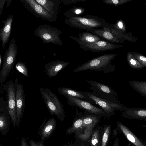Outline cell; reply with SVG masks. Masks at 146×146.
I'll use <instances>...</instances> for the list:
<instances>
[{
	"label": "cell",
	"mask_w": 146,
	"mask_h": 146,
	"mask_svg": "<svg viewBox=\"0 0 146 146\" xmlns=\"http://www.w3.org/2000/svg\"><path fill=\"white\" fill-rule=\"evenodd\" d=\"M114 54H106L94 58L82 64L78 65L72 71L78 72L87 70L95 72L102 71L108 74L114 71L115 66L111 64V61L116 56Z\"/></svg>",
	"instance_id": "cell-1"
},
{
	"label": "cell",
	"mask_w": 146,
	"mask_h": 146,
	"mask_svg": "<svg viewBox=\"0 0 146 146\" xmlns=\"http://www.w3.org/2000/svg\"><path fill=\"white\" fill-rule=\"evenodd\" d=\"M64 21L70 27L90 32L94 29L108 27L110 25L104 19L92 15L66 18Z\"/></svg>",
	"instance_id": "cell-2"
},
{
	"label": "cell",
	"mask_w": 146,
	"mask_h": 146,
	"mask_svg": "<svg viewBox=\"0 0 146 146\" xmlns=\"http://www.w3.org/2000/svg\"><path fill=\"white\" fill-rule=\"evenodd\" d=\"M15 39L10 40L8 48L4 54L0 71V88L2 87L8 76L12 71L16 62L17 49Z\"/></svg>",
	"instance_id": "cell-3"
},
{
	"label": "cell",
	"mask_w": 146,
	"mask_h": 146,
	"mask_svg": "<svg viewBox=\"0 0 146 146\" xmlns=\"http://www.w3.org/2000/svg\"><path fill=\"white\" fill-rule=\"evenodd\" d=\"M39 90L50 115H55L59 120L63 121L65 119V111L57 96L48 88L40 87Z\"/></svg>",
	"instance_id": "cell-4"
},
{
	"label": "cell",
	"mask_w": 146,
	"mask_h": 146,
	"mask_svg": "<svg viewBox=\"0 0 146 146\" xmlns=\"http://www.w3.org/2000/svg\"><path fill=\"white\" fill-rule=\"evenodd\" d=\"M80 92L89 99L90 103L98 105L109 116L114 115L115 111H117L122 112L125 107L121 102L109 101L102 98L94 92Z\"/></svg>",
	"instance_id": "cell-5"
},
{
	"label": "cell",
	"mask_w": 146,
	"mask_h": 146,
	"mask_svg": "<svg viewBox=\"0 0 146 146\" xmlns=\"http://www.w3.org/2000/svg\"><path fill=\"white\" fill-rule=\"evenodd\" d=\"M61 33L58 28L47 24L40 25L34 32L35 35L41 39L43 43H51L63 46V42L60 36Z\"/></svg>",
	"instance_id": "cell-6"
},
{
	"label": "cell",
	"mask_w": 146,
	"mask_h": 146,
	"mask_svg": "<svg viewBox=\"0 0 146 146\" xmlns=\"http://www.w3.org/2000/svg\"><path fill=\"white\" fill-rule=\"evenodd\" d=\"M19 80L15 78L14 82L10 80L3 86L4 90L6 91L7 95V105L8 111L13 126H17V112L16 106V92L17 84Z\"/></svg>",
	"instance_id": "cell-7"
},
{
	"label": "cell",
	"mask_w": 146,
	"mask_h": 146,
	"mask_svg": "<svg viewBox=\"0 0 146 146\" xmlns=\"http://www.w3.org/2000/svg\"><path fill=\"white\" fill-rule=\"evenodd\" d=\"M22 5L38 18L50 22H55L57 17L51 14L36 0H19Z\"/></svg>",
	"instance_id": "cell-8"
},
{
	"label": "cell",
	"mask_w": 146,
	"mask_h": 146,
	"mask_svg": "<svg viewBox=\"0 0 146 146\" xmlns=\"http://www.w3.org/2000/svg\"><path fill=\"white\" fill-rule=\"evenodd\" d=\"M69 37L76 42L79 45L81 49L85 51H90L92 52L111 50L122 46L105 40L99 41L92 43H87L79 40L75 38L74 36H70Z\"/></svg>",
	"instance_id": "cell-9"
},
{
	"label": "cell",
	"mask_w": 146,
	"mask_h": 146,
	"mask_svg": "<svg viewBox=\"0 0 146 146\" xmlns=\"http://www.w3.org/2000/svg\"><path fill=\"white\" fill-rule=\"evenodd\" d=\"M87 82L90 85L89 88L100 96L112 102H121L115 96L117 93L108 85L94 80H88Z\"/></svg>",
	"instance_id": "cell-10"
},
{
	"label": "cell",
	"mask_w": 146,
	"mask_h": 146,
	"mask_svg": "<svg viewBox=\"0 0 146 146\" xmlns=\"http://www.w3.org/2000/svg\"><path fill=\"white\" fill-rule=\"evenodd\" d=\"M65 97L68 103L72 106H76L91 113L109 118L110 116L101 108L94 106L87 101L70 96Z\"/></svg>",
	"instance_id": "cell-11"
},
{
	"label": "cell",
	"mask_w": 146,
	"mask_h": 146,
	"mask_svg": "<svg viewBox=\"0 0 146 146\" xmlns=\"http://www.w3.org/2000/svg\"><path fill=\"white\" fill-rule=\"evenodd\" d=\"M11 118L7 108V101L1 95L0 97V131L2 135H6L9 132Z\"/></svg>",
	"instance_id": "cell-12"
},
{
	"label": "cell",
	"mask_w": 146,
	"mask_h": 146,
	"mask_svg": "<svg viewBox=\"0 0 146 146\" xmlns=\"http://www.w3.org/2000/svg\"><path fill=\"white\" fill-rule=\"evenodd\" d=\"M17 112L16 125L19 128V125L23 118L25 108V95L23 86L19 81L17 84L16 92Z\"/></svg>",
	"instance_id": "cell-13"
},
{
	"label": "cell",
	"mask_w": 146,
	"mask_h": 146,
	"mask_svg": "<svg viewBox=\"0 0 146 146\" xmlns=\"http://www.w3.org/2000/svg\"><path fill=\"white\" fill-rule=\"evenodd\" d=\"M46 118L38 130V134L41 140L44 141L48 139L52 135L56 129L57 123L54 117H52L46 121Z\"/></svg>",
	"instance_id": "cell-14"
},
{
	"label": "cell",
	"mask_w": 146,
	"mask_h": 146,
	"mask_svg": "<svg viewBox=\"0 0 146 146\" xmlns=\"http://www.w3.org/2000/svg\"><path fill=\"white\" fill-rule=\"evenodd\" d=\"M118 130L135 146H146V142L138 138L126 126L120 121L117 122Z\"/></svg>",
	"instance_id": "cell-15"
},
{
	"label": "cell",
	"mask_w": 146,
	"mask_h": 146,
	"mask_svg": "<svg viewBox=\"0 0 146 146\" xmlns=\"http://www.w3.org/2000/svg\"><path fill=\"white\" fill-rule=\"evenodd\" d=\"M69 64L68 62L56 60L50 62L45 65L44 68L46 75L50 78L56 76L58 72Z\"/></svg>",
	"instance_id": "cell-16"
},
{
	"label": "cell",
	"mask_w": 146,
	"mask_h": 146,
	"mask_svg": "<svg viewBox=\"0 0 146 146\" xmlns=\"http://www.w3.org/2000/svg\"><path fill=\"white\" fill-rule=\"evenodd\" d=\"M122 115L129 119L146 120V108L125 107Z\"/></svg>",
	"instance_id": "cell-17"
},
{
	"label": "cell",
	"mask_w": 146,
	"mask_h": 146,
	"mask_svg": "<svg viewBox=\"0 0 146 146\" xmlns=\"http://www.w3.org/2000/svg\"><path fill=\"white\" fill-rule=\"evenodd\" d=\"M13 19V14L9 15L7 19L3 21V26L0 29V40L1 41L2 46L3 48H5L9 39Z\"/></svg>",
	"instance_id": "cell-18"
},
{
	"label": "cell",
	"mask_w": 146,
	"mask_h": 146,
	"mask_svg": "<svg viewBox=\"0 0 146 146\" xmlns=\"http://www.w3.org/2000/svg\"><path fill=\"white\" fill-rule=\"evenodd\" d=\"M101 117L85 111L83 117L82 125L80 128L93 130L95 127L100 122Z\"/></svg>",
	"instance_id": "cell-19"
},
{
	"label": "cell",
	"mask_w": 146,
	"mask_h": 146,
	"mask_svg": "<svg viewBox=\"0 0 146 146\" xmlns=\"http://www.w3.org/2000/svg\"><path fill=\"white\" fill-rule=\"evenodd\" d=\"M53 15L57 17L59 7L62 3L60 0H36Z\"/></svg>",
	"instance_id": "cell-20"
},
{
	"label": "cell",
	"mask_w": 146,
	"mask_h": 146,
	"mask_svg": "<svg viewBox=\"0 0 146 146\" xmlns=\"http://www.w3.org/2000/svg\"><path fill=\"white\" fill-rule=\"evenodd\" d=\"M109 27H104L100 29H94L90 32L108 42L113 43H119L120 42L119 38H117L111 33Z\"/></svg>",
	"instance_id": "cell-21"
},
{
	"label": "cell",
	"mask_w": 146,
	"mask_h": 146,
	"mask_svg": "<svg viewBox=\"0 0 146 146\" xmlns=\"http://www.w3.org/2000/svg\"><path fill=\"white\" fill-rule=\"evenodd\" d=\"M58 93L64 96H70L75 98L84 100L90 102L89 99L79 91L70 88L60 87L58 89Z\"/></svg>",
	"instance_id": "cell-22"
},
{
	"label": "cell",
	"mask_w": 146,
	"mask_h": 146,
	"mask_svg": "<svg viewBox=\"0 0 146 146\" xmlns=\"http://www.w3.org/2000/svg\"><path fill=\"white\" fill-rule=\"evenodd\" d=\"M78 37L74 36L79 41L87 43H94L103 39L97 35L88 32H80L78 34Z\"/></svg>",
	"instance_id": "cell-23"
},
{
	"label": "cell",
	"mask_w": 146,
	"mask_h": 146,
	"mask_svg": "<svg viewBox=\"0 0 146 146\" xmlns=\"http://www.w3.org/2000/svg\"><path fill=\"white\" fill-rule=\"evenodd\" d=\"M104 128L98 126L93 130L89 143L92 146H100Z\"/></svg>",
	"instance_id": "cell-24"
},
{
	"label": "cell",
	"mask_w": 146,
	"mask_h": 146,
	"mask_svg": "<svg viewBox=\"0 0 146 146\" xmlns=\"http://www.w3.org/2000/svg\"><path fill=\"white\" fill-rule=\"evenodd\" d=\"M129 84L135 91L146 97V81L131 80Z\"/></svg>",
	"instance_id": "cell-25"
},
{
	"label": "cell",
	"mask_w": 146,
	"mask_h": 146,
	"mask_svg": "<svg viewBox=\"0 0 146 146\" xmlns=\"http://www.w3.org/2000/svg\"><path fill=\"white\" fill-rule=\"evenodd\" d=\"M86 10L85 8L82 7H75L66 11L64 13V15L67 18L80 17Z\"/></svg>",
	"instance_id": "cell-26"
},
{
	"label": "cell",
	"mask_w": 146,
	"mask_h": 146,
	"mask_svg": "<svg viewBox=\"0 0 146 146\" xmlns=\"http://www.w3.org/2000/svg\"><path fill=\"white\" fill-rule=\"evenodd\" d=\"M76 118L74 121L72 126L69 127L67 130L66 134L68 135L75 133L76 131L82 127L83 123V115L82 113L80 117Z\"/></svg>",
	"instance_id": "cell-27"
},
{
	"label": "cell",
	"mask_w": 146,
	"mask_h": 146,
	"mask_svg": "<svg viewBox=\"0 0 146 146\" xmlns=\"http://www.w3.org/2000/svg\"><path fill=\"white\" fill-rule=\"evenodd\" d=\"M127 59L129 64L131 68L140 69L145 67L138 61L131 53H129L127 54Z\"/></svg>",
	"instance_id": "cell-28"
},
{
	"label": "cell",
	"mask_w": 146,
	"mask_h": 146,
	"mask_svg": "<svg viewBox=\"0 0 146 146\" xmlns=\"http://www.w3.org/2000/svg\"><path fill=\"white\" fill-rule=\"evenodd\" d=\"M111 131L110 125H106L104 128L100 146H106Z\"/></svg>",
	"instance_id": "cell-29"
},
{
	"label": "cell",
	"mask_w": 146,
	"mask_h": 146,
	"mask_svg": "<svg viewBox=\"0 0 146 146\" xmlns=\"http://www.w3.org/2000/svg\"><path fill=\"white\" fill-rule=\"evenodd\" d=\"M16 69L27 77H29L27 68L25 63L22 61L17 62L15 66Z\"/></svg>",
	"instance_id": "cell-30"
},
{
	"label": "cell",
	"mask_w": 146,
	"mask_h": 146,
	"mask_svg": "<svg viewBox=\"0 0 146 146\" xmlns=\"http://www.w3.org/2000/svg\"><path fill=\"white\" fill-rule=\"evenodd\" d=\"M64 146H92V145L90 143L85 141L76 138L74 142L66 144Z\"/></svg>",
	"instance_id": "cell-31"
},
{
	"label": "cell",
	"mask_w": 146,
	"mask_h": 146,
	"mask_svg": "<svg viewBox=\"0 0 146 146\" xmlns=\"http://www.w3.org/2000/svg\"><path fill=\"white\" fill-rule=\"evenodd\" d=\"M129 0H103V3L109 5H122L130 1Z\"/></svg>",
	"instance_id": "cell-32"
},
{
	"label": "cell",
	"mask_w": 146,
	"mask_h": 146,
	"mask_svg": "<svg viewBox=\"0 0 146 146\" xmlns=\"http://www.w3.org/2000/svg\"><path fill=\"white\" fill-rule=\"evenodd\" d=\"M134 57L145 67H146V57L138 54L133 55Z\"/></svg>",
	"instance_id": "cell-33"
},
{
	"label": "cell",
	"mask_w": 146,
	"mask_h": 146,
	"mask_svg": "<svg viewBox=\"0 0 146 146\" xmlns=\"http://www.w3.org/2000/svg\"><path fill=\"white\" fill-rule=\"evenodd\" d=\"M29 142L30 146H46L44 144V141L41 140L37 142L30 139Z\"/></svg>",
	"instance_id": "cell-34"
},
{
	"label": "cell",
	"mask_w": 146,
	"mask_h": 146,
	"mask_svg": "<svg viewBox=\"0 0 146 146\" xmlns=\"http://www.w3.org/2000/svg\"><path fill=\"white\" fill-rule=\"evenodd\" d=\"M87 0H60V1L62 3H63L65 5H66L68 4L84 2Z\"/></svg>",
	"instance_id": "cell-35"
},
{
	"label": "cell",
	"mask_w": 146,
	"mask_h": 146,
	"mask_svg": "<svg viewBox=\"0 0 146 146\" xmlns=\"http://www.w3.org/2000/svg\"><path fill=\"white\" fill-rule=\"evenodd\" d=\"M7 0H0V16L2 13L3 9L5 3L7 1Z\"/></svg>",
	"instance_id": "cell-36"
},
{
	"label": "cell",
	"mask_w": 146,
	"mask_h": 146,
	"mask_svg": "<svg viewBox=\"0 0 146 146\" xmlns=\"http://www.w3.org/2000/svg\"><path fill=\"white\" fill-rule=\"evenodd\" d=\"M21 146H29L25 139L23 136L21 137Z\"/></svg>",
	"instance_id": "cell-37"
},
{
	"label": "cell",
	"mask_w": 146,
	"mask_h": 146,
	"mask_svg": "<svg viewBox=\"0 0 146 146\" xmlns=\"http://www.w3.org/2000/svg\"><path fill=\"white\" fill-rule=\"evenodd\" d=\"M119 139L117 137H116L115 139L113 146H119Z\"/></svg>",
	"instance_id": "cell-38"
},
{
	"label": "cell",
	"mask_w": 146,
	"mask_h": 146,
	"mask_svg": "<svg viewBox=\"0 0 146 146\" xmlns=\"http://www.w3.org/2000/svg\"><path fill=\"white\" fill-rule=\"evenodd\" d=\"M12 1V0H7L6 3L7 7H9Z\"/></svg>",
	"instance_id": "cell-39"
},
{
	"label": "cell",
	"mask_w": 146,
	"mask_h": 146,
	"mask_svg": "<svg viewBox=\"0 0 146 146\" xmlns=\"http://www.w3.org/2000/svg\"><path fill=\"white\" fill-rule=\"evenodd\" d=\"M3 63L2 58L1 55H0V68H1V66Z\"/></svg>",
	"instance_id": "cell-40"
},
{
	"label": "cell",
	"mask_w": 146,
	"mask_h": 146,
	"mask_svg": "<svg viewBox=\"0 0 146 146\" xmlns=\"http://www.w3.org/2000/svg\"><path fill=\"white\" fill-rule=\"evenodd\" d=\"M143 127L144 128H146V124L143 125Z\"/></svg>",
	"instance_id": "cell-41"
},
{
	"label": "cell",
	"mask_w": 146,
	"mask_h": 146,
	"mask_svg": "<svg viewBox=\"0 0 146 146\" xmlns=\"http://www.w3.org/2000/svg\"><path fill=\"white\" fill-rule=\"evenodd\" d=\"M127 146H131V145H130L129 144H128L127 145Z\"/></svg>",
	"instance_id": "cell-42"
},
{
	"label": "cell",
	"mask_w": 146,
	"mask_h": 146,
	"mask_svg": "<svg viewBox=\"0 0 146 146\" xmlns=\"http://www.w3.org/2000/svg\"><path fill=\"white\" fill-rule=\"evenodd\" d=\"M0 146H3L2 145H1V144H0Z\"/></svg>",
	"instance_id": "cell-43"
}]
</instances>
